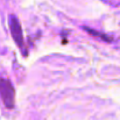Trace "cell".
I'll return each instance as SVG.
<instances>
[{
  "mask_svg": "<svg viewBox=\"0 0 120 120\" xmlns=\"http://www.w3.org/2000/svg\"><path fill=\"white\" fill-rule=\"evenodd\" d=\"M0 96L7 109H13L15 103V90L12 83L6 78H0Z\"/></svg>",
  "mask_w": 120,
  "mask_h": 120,
  "instance_id": "cell-1",
  "label": "cell"
},
{
  "mask_svg": "<svg viewBox=\"0 0 120 120\" xmlns=\"http://www.w3.org/2000/svg\"><path fill=\"white\" fill-rule=\"evenodd\" d=\"M9 28H11V34L13 36V39L15 41V43L23 49V34H22V29H21V25L18 20V18L15 15H11L9 16Z\"/></svg>",
  "mask_w": 120,
  "mask_h": 120,
  "instance_id": "cell-2",
  "label": "cell"
},
{
  "mask_svg": "<svg viewBox=\"0 0 120 120\" xmlns=\"http://www.w3.org/2000/svg\"><path fill=\"white\" fill-rule=\"evenodd\" d=\"M85 30H86L89 34H91V35H93V36H96V38H101V39H103L104 41L112 42V38H111V36H107V35H105V34H103V33L96 32V30H93V29H90V28H85Z\"/></svg>",
  "mask_w": 120,
  "mask_h": 120,
  "instance_id": "cell-3",
  "label": "cell"
}]
</instances>
